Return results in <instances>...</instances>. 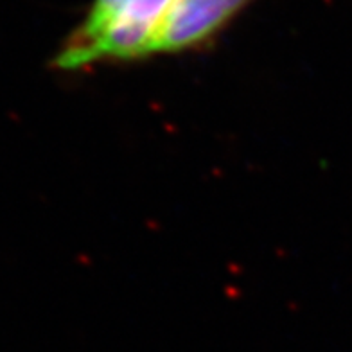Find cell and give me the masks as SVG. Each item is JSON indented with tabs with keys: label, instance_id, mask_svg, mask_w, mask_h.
Masks as SVG:
<instances>
[{
	"label": "cell",
	"instance_id": "cell-1",
	"mask_svg": "<svg viewBox=\"0 0 352 352\" xmlns=\"http://www.w3.org/2000/svg\"><path fill=\"white\" fill-rule=\"evenodd\" d=\"M176 0H94L69 34L52 67L78 70L98 61L140 60L153 54L157 34Z\"/></svg>",
	"mask_w": 352,
	"mask_h": 352
},
{
	"label": "cell",
	"instance_id": "cell-2",
	"mask_svg": "<svg viewBox=\"0 0 352 352\" xmlns=\"http://www.w3.org/2000/svg\"><path fill=\"white\" fill-rule=\"evenodd\" d=\"M254 0H176L153 45L158 52H182L209 42Z\"/></svg>",
	"mask_w": 352,
	"mask_h": 352
}]
</instances>
